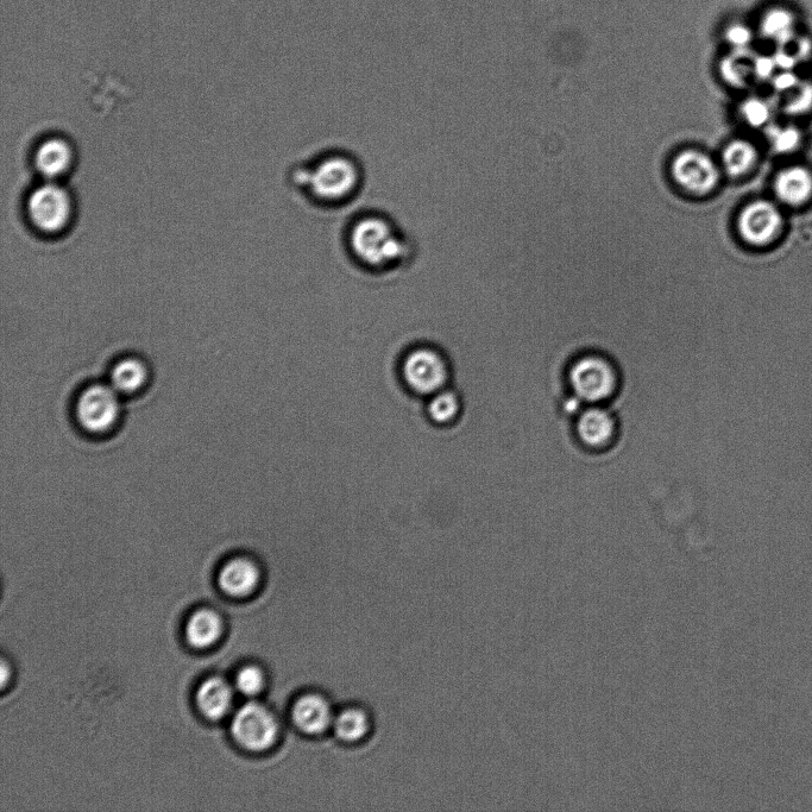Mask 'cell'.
<instances>
[{"instance_id": "obj_9", "label": "cell", "mask_w": 812, "mask_h": 812, "mask_svg": "<svg viewBox=\"0 0 812 812\" xmlns=\"http://www.w3.org/2000/svg\"><path fill=\"white\" fill-rule=\"evenodd\" d=\"M738 232L753 247H764L776 239L784 226V216L779 207L770 200H755L739 214Z\"/></svg>"}, {"instance_id": "obj_18", "label": "cell", "mask_w": 812, "mask_h": 812, "mask_svg": "<svg viewBox=\"0 0 812 812\" xmlns=\"http://www.w3.org/2000/svg\"><path fill=\"white\" fill-rule=\"evenodd\" d=\"M148 379L146 365L137 358H125L113 367L110 383L119 394H134L138 392Z\"/></svg>"}, {"instance_id": "obj_29", "label": "cell", "mask_w": 812, "mask_h": 812, "mask_svg": "<svg viewBox=\"0 0 812 812\" xmlns=\"http://www.w3.org/2000/svg\"><path fill=\"white\" fill-rule=\"evenodd\" d=\"M774 87L777 88L778 91L782 92H789L795 88L799 81L795 74L792 71H783L782 74L776 75L773 77Z\"/></svg>"}, {"instance_id": "obj_28", "label": "cell", "mask_w": 812, "mask_h": 812, "mask_svg": "<svg viewBox=\"0 0 812 812\" xmlns=\"http://www.w3.org/2000/svg\"><path fill=\"white\" fill-rule=\"evenodd\" d=\"M776 62L769 56H754L753 59V75L759 79L773 78V71L776 68Z\"/></svg>"}, {"instance_id": "obj_26", "label": "cell", "mask_w": 812, "mask_h": 812, "mask_svg": "<svg viewBox=\"0 0 812 812\" xmlns=\"http://www.w3.org/2000/svg\"><path fill=\"white\" fill-rule=\"evenodd\" d=\"M812 107V85L798 84L792 90V96L785 104V111L790 115H803Z\"/></svg>"}, {"instance_id": "obj_11", "label": "cell", "mask_w": 812, "mask_h": 812, "mask_svg": "<svg viewBox=\"0 0 812 812\" xmlns=\"http://www.w3.org/2000/svg\"><path fill=\"white\" fill-rule=\"evenodd\" d=\"M773 190L780 203L786 206L807 204L812 197V173L803 166L786 167L774 179Z\"/></svg>"}, {"instance_id": "obj_13", "label": "cell", "mask_w": 812, "mask_h": 812, "mask_svg": "<svg viewBox=\"0 0 812 812\" xmlns=\"http://www.w3.org/2000/svg\"><path fill=\"white\" fill-rule=\"evenodd\" d=\"M74 160L71 143L62 137H50L37 148L35 165L47 179H56L66 174Z\"/></svg>"}, {"instance_id": "obj_20", "label": "cell", "mask_w": 812, "mask_h": 812, "mask_svg": "<svg viewBox=\"0 0 812 812\" xmlns=\"http://www.w3.org/2000/svg\"><path fill=\"white\" fill-rule=\"evenodd\" d=\"M796 20L786 9H772L761 20L760 30L767 40L786 46L795 39Z\"/></svg>"}, {"instance_id": "obj_1", "label": "cell", "mask_w": 812, "mask_h": 812, "mask_svg": "<svg viewBox=\"0 0 812 812\" xmlns=\"http://www.w3.org/2000/svg\"><path fill=\"white\" fill-rule=\"evenodd\" d=\"M346 255L362 272L385 276L409 267L414 248L408 235L388 213L365 210L356 213L343 234Z\"/></svg>"}, {"instance_id": "obj_16", "label": "cell", "mask_w": 812, "mask_h": 812, "mask_svg": "<svg viewBox=\"0 0 812 812\" xmlns=\"http://www.w3.org/2000/svg\"><path fill=\"white\" fill-rule=\"evenodd\" d=\"M463 399L455 387H448L426 399V414L434 425L455 424L463 413Z\"/></svg>"}, {"instance_id": "obj_6", "label": "cell", "mask_w": 812, "mask_h": 812, "mask_svg": "<svg viewBox=\"0 0 812 812\" xmlns=\"http://www.w3.org/2000/svg\"><path fill=\"white\" fill-rule=\"evenodd\" d=\"M231 733L239 746L251 752H262L274 745L279 726L266 707L250 702L244 704L232 719Z\"/></svg>"}, {"instance_id": "obj_2", "label": "cell", "mask_w": 812, "mask_h": 812, "mask_svg": "<svg viewBox=\"0 0 812 812\" xmlns=\"http://www.w3.org/2000/svg\"><path fill=\"white\" fill-rule=\"evenodd\" d=\"M365 182L362 162L350 151L335 148L321 151L295 165L289 184L307 203L323 210H339L354 203Z\"/></svg>"}, {"instance_id": "obj_24", "label": "cell", "mask_w": 812, "mask_h": 812, "mask_svg": "<svg viewBox=\"0 0 812 812\" xmlns=\"http://www.w3.org/2000/svg\"><path fill=\"white\" fill-rule=\"evenodd\" d=\"M741 115L749 127H764L770 121L771 107L764 100L751 98L742 104Z\"/></svg>"}, {"instance_id": "obj_10", "label": "cell", "mask_w": 812, "mask_h": 812, "mask_svg": "<svg viewBox=\"0 0 812 812\" xmlns=\"http://www.w3.org/2000/svg\"><path fill=\"white\" fill-rule=\"evenodd\" d=\"M576 433L585 448L606 450L618 436V423L607 409L594 405L579 414Z\"/></svg>"}, {"instance_id": "obj_25", "label": "cell", "mask_w": 812, "mask_h": 812, "mask_svg": "<svg viewBox=\"0 0 812 812\" xmlns=\"http://www.w3.org/2000/svg\"><path fill=\"white\" fill-rule=\"evenodd\" d=\"M236 686L245 696L260 694L264 686L263 672L256 666L244 667L237 673Z\"/></svg>"}, {"instance_id": "obj_23", "label": "cell", "mask_w": 812, "mask_h": 812, "mask_svg": "<svg viewBox=\"0 0 812 812\" xmlns=\"http://www.w3.org/2000/svg\"><path fill=\"white\" fill-rule=\"evenodd\" d=\"M769 140L772 149L779 154H790L795 151L802 141L801 132L789 125H776L769 131Z\"/></svg>"}, {"instance_id": "obj_4", "label": "cell", "mask_w": 812, "mask_h": 812, "mask_svg": "<svg viewBox=\"0 0 812 812\" xmlns=\"http://www.w3.org/2000/svg\"><path fill=\"white\" fill-rule=\"evenodd\" d=\"M572 393L585 404L599 405L613 398L620 387V374L608 357L584 354L569 368Z\"/></svg>"}, {"instance_id": "obj_27", "label": "cell", "mask_w": 812, "mask_h": 812, "mask_svg": "<svg viewBox=\"0 0 812 812\" xmlns=\"http://www.w3.org/2000/svg\"><path fill=\"white\" fill-rule=\"evenodd\" d=\"M726 39L735 50H746L751 46L753 34L745 25L734 24L728 28Z\"/></svg>"}, {"instance_id": "obj_19", "label": "cell", "mask_w": 812, "mask_h": 812, "mask_svg": "<svg viewBox=\"0 0 812 812\" xmlns=\"http://www.w3.org/2000/svg\"><path fill=\"white\" fill-rule=\"evenodd\" d=\"M758 160V150L746 140L729 142L722 153V166L732 178L751 172Z\"/></svg>"}, {"instance_id": "obj_14", "label": "cell", "mask_w": 812, "mask_h": 812, "mask_svg": "<svg viewBox=\"0 0 812 812\" xmlns=\"http://www.w3.org/2000/svg\"><path fill=\"white\" fill-rule=\"evenodd\" d=\"M295 725L308 735L324 733L332 722L330 704L318 695L301 697L293 709Z\"/></svg>"}, {"instance_id": "obj_21", "label": "cell", "mask_w": 812, "mask_h": 812, "mask_svg": "<svg viewBox=\"0 0 812 812\" xmlns=\"http://www.w3.org/2000/svg\"><path fill=\"white\" fill-rule=\"evenodd\" d=\"M753 59H749L748 49L735 50L721 62L723 79L735 87L745 85L749 75L753 74Z\"/></svg>"}, {"instance_id": "obj_17", "label": "cell", "mask_w": 812, "mask_h": 812, "mask_svg": "<svg viewBox=\"0 0 812 812\" xmlns=\"http://www.w3.org/2000/svg\"><path fill=\"white\" fill-rule=\"evenodd\" d=\"M222 634V621L212 610H199L192 615L186 626L188 644L195 648H207Z\"/></svg>"}, {"instance_id": "obj_3", "label": "cell", "mask_w": 812, "mask_h": 812, "mask_svg": "<svg viewBox=\"0 0 812 812\" xmlns=\"http://www.w3.org/2000/svg\"><path fill=\"white\" fill-rule=\"evenodd\" d=\"M399 375L414 395L424 399L450 387L452 383L449 357L438 345L428 342L415 344L402 355Z\"/></svg>"}, {"instance_id": "obj_12", "label": "cell", "mask_w": 812, "mask_h": 812, "mask_svg": "<svg viewBox=\"0 0 812 812\" xmlns=\"http://www.w3.org/2000/svg\"><path fill=\"white\" fill-rule=\"evenodd\" d=\"M218 581L226 594L235 597L248 596L260 582V570L253 560L244 557L234 558L220 570Z\"/></svg>"}, {"instance_id": "obj_7", "label": "cell", "mask_w": 812, "mask_h": 812, "mask_svg": "<svg viewBox=\"0 0 812 812\" xmlns=\"http://www.w3.org/2000/svg\"><path fill=\"white\" fill-rule=\"evenodd\" d=\"M671 175L679 187L695 195L713 192L721 180L720 167L713 157L697 149L677 154L671 163Z\"/></svg>"}, {"instance_id": "obj_8", "label": "cell", "mask_w": 812, "mask_h": 812, "mask_svg": "<svg viewBox=\"0 0 812 812\" xmlns=\"http://www.w3.org/2000/svg\"><path fill=\"white\" fill-rule=\"evenodd\" d=\"M121 413L119 393L112 386L93 385L79 395L75 415L85 431L102 434L116 425Z\"/></svg>"}, {"instance_id": "obj_15", "label": "cell", "mask_w": 812, "mask_h": 812, "mask_svg": "<svg viewBox=\"0 0 812 812\" xmlns=\"http://www.w3.org/2000/svg\"><path fill=\"white\" fill-rule=\"evenodd\" d=\"M234 694L230 685L222 678L207 679L197 692L198 707L207 719L219 720L228 714Z\"/></svg>"}, {"instance_id": "obj_5", "label": "cell", "mask_w": 812, "mask_h": 812, "mask_svg": "<svg viewBox=\"0 0 812 812\" xmlns=\"http://www.w3.org/2000/svg\"><path fill=\"white\" fill-rule=\"evenodd\" d=\"M31 224L43 234L56 235L64 231L73 217V201L64 187L49 182L37 187L28 200Z\"/></svg>"}, {"instance_id": "obj_22", "label": "cell", "mask_w": 812, "mask_h": 812, "mask_svg": "<svg viewBox=\"0 0 812 812\" xmlns=\"http://www.w3.org/2000/svg\"><path fill=\"white\" fill-rule=\"evenodd\" d=\"M369 721L361 710H346L335 721V732L345 742H356L368 733Z\"/></svg>"}]
</instances>
